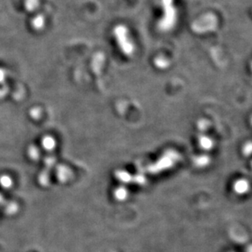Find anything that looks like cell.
<instances>
[{
	"instance_id": "6da1fadb",
	"label": "cell",
	"mask_w": 252,
	"mask_h": 252,
	"mask_svg": "<svg viewBox=\"0 0 252 252\" xmlns=\"http://www.w3.org/2000/svg\"><path fill=\"white\" fill-rule=\"evenodd\" d=\"M55 177L59 181L66 182L70 178V169L66 166L60 165L55 167Z\"/></svg>"
},
{
	"instance_id": "7a4b0ae2",
	"label": "cell",
	"mask_w": 252,
	"mask_h": 252,
	"mask_svg": "<svg viewBox=\"0 0 252 252\" xmlns=\"http://www.w3.org/2000/svg\"><path fill=\"white\" fill-rule=\"evenodd\" d=\"M41 146L45 151H53L55 147V139L50 136H44L41 141Z\"/></svg>"
},
{
	"instance_id": "3957f363",
	"label": "cell",
	"mask_w": 252,
	"mask_h": 252,
	"mask_svg": "<svg viewBox=\"0 0 252 252\" xmlns=\"http://www.w3.org/2000/svg\"><path fill=\"white\" fill-rule=\"evenodd\" d=\"M38 184L43 187H47L50 184L51 175L49 170H43V171L38 174Z\"/></svg>"
},
{
	"instance_id": "277c9868",
	"label": "cell",
	"mask_w": 252,
	"mask_h": 252,
	"mask_svg": "<svg viewBox=\"0 0 252 252\" xmlns=\"http://www.w3.org/2000/svg\"><path fill=\"white\" fill-rule=\"evenodd\" d=\"M27 154L29 158L33 161H38L40 159L41 151L39 148L36 145H31L28 148Z\"/></svg>"
},
{
	"instance_id": "5b68a950",
	"label": "cell",
	"mask_w": 252,
	"mask_h": 252,
	"mask_svg": "<svg viewBox=\"0 0 252 252\" xmlns=\"http://www.w3.org/2000/svg\"><path fill=\"white\" fill-rule=\"evenodd\" d=\"M13 180L8 175H2L0 177V186L3 189H9L13 187Z\"/></svg>"
},
{
	"instance_id": "8992f818",
	"label": "cell",
	"mask_w": 252,
	"mask_h": 252,
	"mask_svg": "<svg viewBox=\"0 0 252 252\" xmlns=\"http://www.w3.org/2000/svg\"><path fill=\"white\" fill-rule=\"evenodd\" d=\"M3 204H5L4 207V212L6 215L8 216H13V215L16 214L18 211V203H16L15 202H4Z\"/></svg>"
},
{
	"instance_id": "52a82bcc",
	"label": "cell",
	"mask_w": 252,
	"mask_h": 252,
	"mask_svg": "<svg viewBox=\"0 0 252 252\" xmlns=\"http://www.w3.org/2000/svg\"><path fill=\"white\" fill-rule=\"evenodd\" d=\"M55 163V159L54 157L48 156L44 159V165H45V169L50 171L51 168L53 167Z\"/></svg>"
},
{
	"instance_id": "ba28073f",
	"label": "cell",
	"mask_w": 252,
	"mask_h": 252,
	"mask_svg": "<svg viewBox=\"0 0 252 252\" xmlns=\"http://www.w3.org/2000/svg\"><path fill=\"white\" fill-rule=\"evenodd\" d=\"M32 23H33L34 27L36 28V29H40L44 25V19H43V17L38 16V17L34 18Z\"/></svg>"
},
{
	"instance_id": "9c48e42d",
	"label": "cell",
	"mask_w": 252,
	"mask_h": 252,
	"mask_svg": "<svg viewBox=\"0 0 252 252\" xmlns=\"http://www.w3.org/2000/svg\"><path fill=\"white\" fill-rule=\"evenodd\" d=\"M4 78H5V72H4L3 70L0 69V83H1L2 81L4 80Z\"/></svg>"
},
{
	"instance_id": "30bf717a",
	"label": "cell",
	"mask_w": 252,
	"mask_h": 252,
	"mask_svg": "<svg viewBox=\"0 0 252 252\" xmlns=\"http://www.w3.org/2000/svg\"><path fill=\"white\" fill-rule=\"evenodd\" d=\"M4 201H5V200H4V198L3 197V195L0 194V205L3 204Z\"/></svg>"
}]
</instances>
